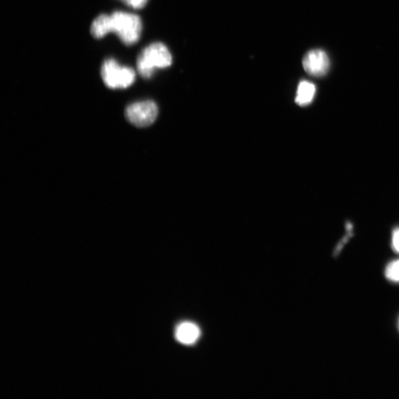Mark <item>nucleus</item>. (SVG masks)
<instances>
[{
    "mask_svg": "<svg viewBox=\"0 0 399 399\" xmlns=\"http://www.w3.org/2000/svg\"><path fill=\"white\" fill-rule=\"evenodd\" d=\"M159 115L157 105L150 100L137 101L129 106L125 116L133 125L137 128H147L154 123Z\"/></svg>",
    "mask_w": 399,
    "mask_h": 399,
    "instance_id": "nucleus-4",
    "label": "nucleus"
},
{
    "mask_svg": "<svg viewBox=\"0 0 399 399\" xmlns=\"http://www.w3.org/2000/svg\"><path fill=\"white\" fill-rule=\"evenodd\" d=\"M101 75L103 83L111 89H125L135 80V72L133 68L121 66L114 59L103 62Z\"/></svg>",
    "mask_w": 399,
    "mask_h": 399,
    "instance_id": "nucleus-3",
    "label": "nucleus"
},
{
    "mask_svg": "<svg viewBox=\"0 0 399 399\" xmlns=\"http://www.w3.org/2000/svg\"><path fill=\"white\" fill-rule=\"evenodd\" d=\"M120 1L134 9H142L147 5L148 0H120Z\"/></svg>",
    "mask_w": 399,
    "mask_h": 399,
    "instance_id": "nucleus-9",
    "label": "nucleus"
},
{
    "mask_svg": "<svg viewBox=\"0 0 399 399\" xmlns=\"http://www.w3.org/2000/svg\"><path fill=\"white\" fill-rule=\"evenodd\" d=\"M172 57L167 47L154 43L146 47L137 59V71L145 79L152 77L155 69H162L172 64Z\"/></svg>",
    "mask_w": 399,
    "mask_h": 399,
    "instance_id": "nucleus-2",
    "label": "nucleus"
},
{
    "mask_svg": "<svg viewBox=\"0 0 399 399\" xmlns=\"http://www.w3.org/2000/svg\"><path fill=\"white\" fill-rule=\"evenodd\" d=\"M386 276L390 281L399 283V259L395 260L387 266Z\"/></svg>",
    "mask_w": 399,
    "mask_h": 399,
    "instance_id": "nucleus-8",
    "label": "nucleus"
},
{
    "mask_svg": "<svg viewBox=\"0 0 399 399\" xmlns=\"http://www.w3.org/2000/svg\"><path fill=\"white\" fill-rule=\"evenodd\" d=\"M398 327H399V322H398Z\"/></svg>",
    "mask_w": 399,
    "mask_h": 399,
    "instance_id": "nucleus-11",
    "label": "nucleus"
},
{
    "mask_svg": "<svg viewBox=\"0 0 399 399\" xmlns=\"http://www.w3.org/2000/svg\"><path fill=\"white\" fill-rule=\"evenodd\" d=\"M316 86L311 82L303 81L298 89L296 102L300 106L310 105L316 94Z\"/></svg>",
    "mask_w": 399,
    "mask_h": 399,
    "instance_id": "nucleus-7",
    "label": "nucleus"
},
{
    "mask_svg": "<svg viewBox=\"0 0 399 399\" xmlns=\"http://www.w3.org/2000/svg\"><path fill=\"white\" fill-rule=\"evenodd\" d=\"M176 336L177 340L183 344H193L200 336V330L193 323L184 322L178 327Z\"/></svg>",
    "mask_w": 399,
    "mask_h": 399,
    "instance_id": "nucleus-6",
    "label": "nucleus"
},
{
    "mask_svg": "<svg viewBox=\"0 0 399 399\" xmlns=\"http://www.w3.org/2000/svg\"><path fill=\"white\" fill-rule=\"evenodd\" d=\"M392 247L394 251L399 254V229L395 230L393 233Z\"/></svg>",
    "mask_w": 399,
    "mask_h": 399,
    "instance_id": "nucleus-10",
    "label": "nucleus"
},
{
    "mask_svg": "<svg viewBox=\"0 0 399 399\" xmlns=\"http://www.w3.org/2000/svg\"><path fill=\"white\" fill-rule=\"evenodd\" d=\"M303 65L308 74L320 77L328 72L330 60L324 50H312L303 58Z\"/></svg>",
    "mask_w": 399,
    "mask_h": 399,
    "instance_id": "nucleus-5",
    "label": "nucleus"
},
{
    "mask_svg": "<svg viewBox=\"0 0 399 399\" xmlns=\"http://www.w3.org/2000/svg\"><path fill=\"white\" fill-rule=\"evenodd\" d=\"M142 32V22L136 14L125 11H115L111 14H101L94 21L91 33L94 38L101 39L109 33H115L127 45L140 40Z\"/></svg>",
    "mask_w": 399,
    "mask_h": 399,
    "instance_id": "nucleus-1",
    "label": "nucleus"
}]
</instances>
